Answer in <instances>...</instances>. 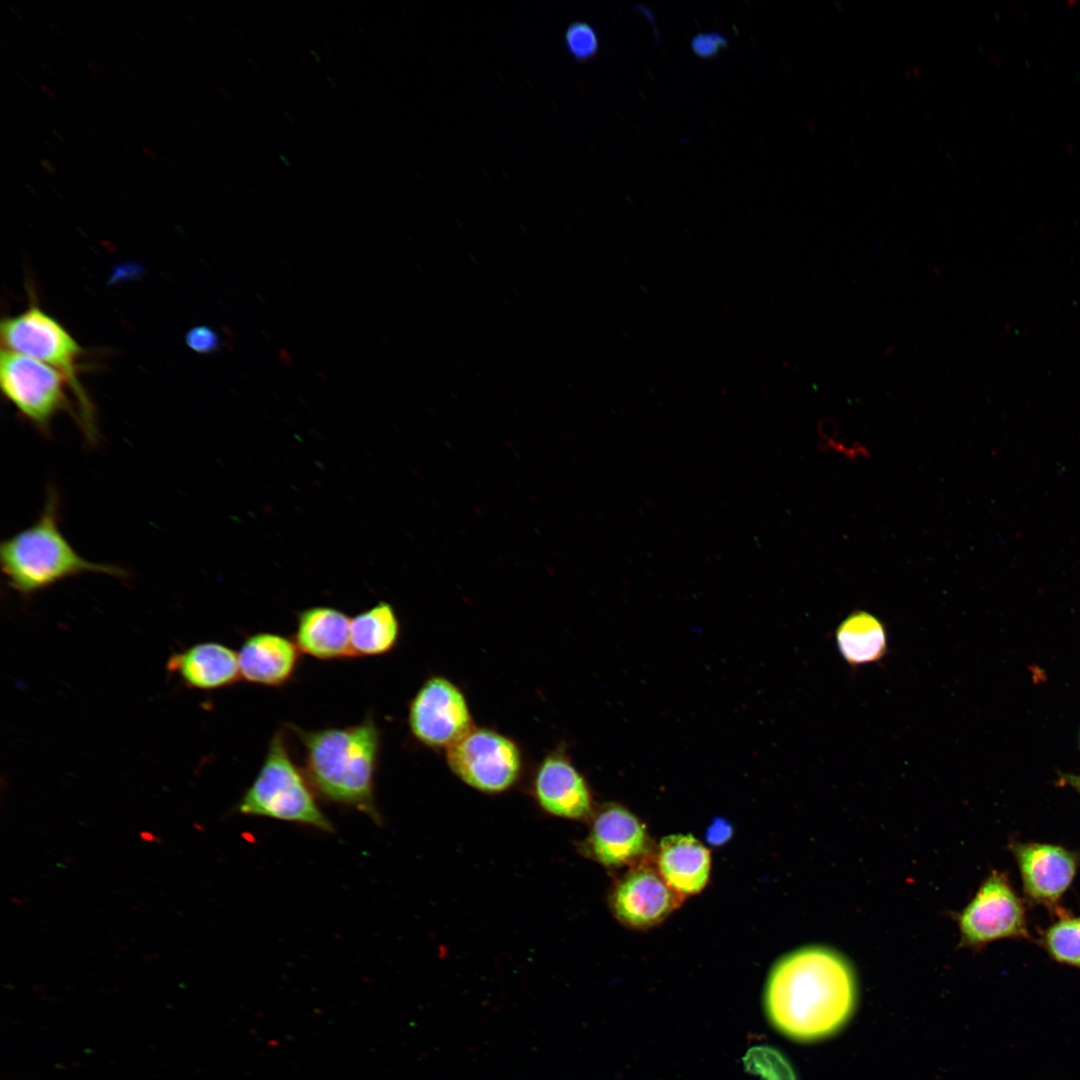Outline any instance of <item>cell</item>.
I'll return each mask as SVG.
<instances>
[{
	"instance_id": "9c48e42d",
	"label": "cell",
	"mask_w": 1080,
	"mask_h": 1080,
	"mask_svg": "<svg viewBox=\"0 0 1080 1080\" xmlns=\"http://www.w3.org/2000/svg\"><path fill=\"white\" fill-rule=\"evenodd\" d=\"M407 722L417 742L445 750L475 726L465 694L441 675L427 678L419 687L409 702Z\"/></svg>"
},
{
	"instance_id": "ac0fdd59",
	"label": "cell",
	"mask_w": 1080,
	"mask_h": 1080,
	"mask_svg": "<svg viewBox=\"0 0 1080 1080\" xmlns=\"http://www.w3.org/2000/svg\"><path fill=\"white\" fill-rule=\"evenodd\" d=\"M835 643L840 656L854 668L878 663L888 651L884 623L864 610L853 611L839 623Z\"/></svg>"
},
{
	"instance_id": "8992f818",
	"label": "cell",
	"mask_w": 1080,
	"mask_h": 1080,
	"mask_svg": "<svg viewBox=\"0 0 1080 1080\" xmlns=\"http://www.w3.org/2000/svg\"><path fill=\"white\" fill-rule=\"evenodd\" d=\"M67 378L55 368L29 356L1 351L0 388L18 414L41 434L49 436L53 419L70 409Z\"/></svg>"
},
{
	"instance_id": "603a6c76",
	"label": "cell",
	"mask_w": 1080,
	"mask_h": 1080,
	"mask_svg": "<svg viewBox=\"0 0 1080 1080\" xmlns=\"http://www.w3.org/2000/svg\"><path fill=\"white\" fill-rule=\"evenodd\" d=\"M185 342L191 350L200 354L215 352L220 346L218 334L208 326L191 328L186 333Z\"/></svg>"
},
{
	"instance_id": "ba28073f",
	"label": "cell",
	"mask_w": 1080,
	"mask_h": 1080,
	"mask_svg": "<svg viewBox=\"0 0 1080 1080\" xmlns=\"http://www.w3.org/2000/svg\"><path fill=\"white\" fill-rule=\"evenodd\" d=\"M957 920L966 947L1002 939L1031 940L1024 903L1004 872L993 870L986 877Z\"/></svg>"
},
{
	"instance_id": "2e32d148",
	"label": "cell",
	"mask_w": 1080,
	"mask_h": 1080,
	"mask_svg": "<svg viewBox=\"0 0 1080 1080\" xmlns=\"http://www.w3.org/2000/svg\"><path fill=\"white\" fill-rule=\"evenodd\" d=\"M350 621L339 609L310 607L298 613L293 640L301 653L319 660L351 658Z\"/></svg>"
},
{
	"instance_id": "30bf717a",
	"label": "cell",
	"mask_w": 1080,
	"mask_h": 1080,
	"mask_svg": "<svg viewBox=\"0 0 1080 1080\" xmlns=\"http://www.w3.org/2000/svg\"><path fill=\"white\" fill-rule=\"evenodd\" d=\"M1010 850L1027 901L1058 911L1061 898L1077 874L1079 854L1066 847L1044 842L1016 841L1010 845Z\"/></svg>"
},
{
	"instance_id": "7c38bea8",
	"label": "cell",
	"mask_w": 1080,
	"mask_h": 1080,
	"mask_svg": "<svg viewBox=\"0 0 1080 1080\" xmlns=\"http://www.w3.org/2000/svg\"><path fill=\"white\" fill-rule=\"evenodd\" d=\"M682 896L667 884L660 872L642 866L628 873L618 884L612 904L621 921L645 927L664 919L679 906Z\"/></svg>"
},
{
	"instance_id": "4fadbf2b",
	"label": "cell",
	"mask_w": 1080,
	"mask_h": 1080,
	"mask_svg": "<svg viewBox=\"0 0 1080 1080\" xmlns=\"http://www.w3.org/2000/svg\"><path fill=\"white\" fill-rule=\"evenodd\" d=\"M301 651L293 639L273 632L248 635L238 652L241 679L266 687H282L295 676Z\"/></svg>"
},
{
	"instance_id": "7402d4cb",
	"label": "cell",
	"mask_w": 1080,
	"mask_h": 1080,
	"mask_svg": "<svg viewBox=\"0 0 1080 1080\" xmlns=\"http://www.w3.org/2000/svg\"><path fill=\"white\" fill-rule=\"evenodd\" d=\"M568 53L577 61H588L598 54L600 43L595 29L586 22L571 23L564 35Z\"/></svg>"
},
{
	"instance_id": "5b68a950",
	"label": "cell",
	"mask_w": 1080,
	"mask_h": 1080,
	"mask_svg": "<svg viewBox=\"0 0 1080 1080\" xmlns=\"http://www.w3.org/2000/svg\"><path fill=\"white\" fill-rule=\"evenodd\" d=\"M0 335L3 350L41 361L67 378L80 407V427L87 442L95 445L98 430L94 408L77 375L83 351L73 336L56 318L34 303L16 315L3 318Z\"/></svg>"
},
{
	"instance_id": "52a82bcc",
	"label": "cell",
	"mask_w": 1080,
	"mask_h": 1080,
	"mask_svg": "<svg viewBox=\"0 0 1080 1080\" xmlns=\"http://www.w3.org/2000/svg\"><path fill=\"white\" fill-rule=\"evenodd\" d=\"M446 761L462 782L485 793H500L511 788L523 769L518 744L493 729L474 726L449 747Z\"/></svg>"
},
{
	"instance_id": "d4e9b609",
	"label": "cell",
	"mask_w": 1080,
	"mask_h": 1080,
	"mask_svg": "<svg viewBox=\"0 0 1080 1080\" xmlns=\"http://www.w3.org/2000/svg\"><path fill=\"white\" fill-rule=\"evenodd\" d=\"M732 835V827L722 818H717L707 831V840L714 846L724 844Z\"/></svg>"
},
{
	"instance_id": "cb8c5ba5",
	"label": "cell",
	"mask_w": 1080,
	"mask_h": 1080,
	"mask_svg": "<svg viewBox=\"0 0 1080 1080\" xmlns=\"http://www.w3.org/2000/svg\"><path fill=\"white\" fill-rule=\"evenodd\" d=\"M727 47V38L716 32L699 33L691 40L692 51L696 56L702 59L714 58L722 49H726Z\"/></svg>"
},
{
	"instance_id": "9a60e30c",
	"label": "cell",
	"mask_w": 1080,
	"mask_h": 1080,
	"mask_svg": "<svg viewBox=\"0 0 1080 1080\" xmlns=\"http://www.w3.org/2000/svg\"><path fill=\"white\" fill-rule=\"evenodd\" d=\"M167 669L192 689L216 690L241 679L238 653L217 642H203L174 653Z\"/></svg>"
},
{
	"instance_id": "4dcf8cb0",
	"label": "cell",
	"mask_w": 1080,
	"mask_h": 1080,
	"mask_svg": "<svg viewBox=\"0 0 1080 1080\" xmlns=\"http://www.w3.org/2000/svg\"><path fill=\"white\" fill-rule=\"evenodd\" d=\"M1079 746H1080V734H1079Z\"/></svg>"
},
{
	"instance_id": "44dd1931",
	"label": "cell",
	"mask_w": 1080,
	"mask_h": 1080,
	"mask_svg": "<svg viewBox=\"0 0 1080 1080\" xmlns=\"http://www.w3.org/2000/svg\"><path fill=\"white\" fill-rule=\"evenodd\" d=\"M745 1066L762 1080H795L790 1064L782 1054L770 1047H754L745 1058Z\"/></svg>"
},
{
	"instance_id": "83f0119b",
	"label": "cell",
	"mask_w": 1080,
	"mask_h": 1080,
	"mask_svg": "<svg viewBox=\"0 0 1080 1080\" xmlns=\"http://www.w3.org/2000/svg\"><path fill=\"white\" fill-rule=\"evenodd\" d=\"M142 150H143V151H144V153H145L146 155H148V156H149V157H150V158H151L152 160H156V155L154 154V152H153V151H152V150H151L150 148H148L147 146H143V147H142Z\"/></svg>"
},
{
	"instance_id": "4316f807",
	"label": "cell",
	"mask_w": 1080,
	"mask_h": 1080,
	"mask_svg": "<svg viewBox=\"0 0 1080 1080\" xmlns=\"http://www.w3.org/2000/svg\"><path fill=\"white\" fill-rule=\"evenodd\" d=\"M40 164L48 173H50V174L55 173V168L53 167V165L48 160L42 159V160H40Z\"/></svg>"
},
{
	"instance_id": "f546056e",
	"label": "cell",
	"mask_w": 1080,
	"mask_h": 1080,
	"mask_svg": "<svg viewBox=\"0 0 1080 1080\" xmlns=\"http://www.w3.org/2000/svg\"><path fill=\"white\" fill-rule=\"evenodd\" d=\"M40 87L50 98H54V94L50 91V89H48V87L43 84H40Z\"/></svg>"
},
{
	"instance_id": "5bb4252c",
	"label": "cell",
	"mask_w": 1080,
	"mask_h": 1080,
	"mask_svg": "<svg viewBox=\"0 0 1080 1080\" xmlns=\"http://www.w3.org/2000/svg\"><path fill=\"white\" fill-rule=\"evenodd\" d=\"M645 826L626 808L609 804L596 815L588 838L592 856L606 866H621L646 849Z\"/></svg>"
},
{
	"instance_id": "e0dca14e",
	"label": "cell",
	"mask_w": 1080,
	"mask_h": 1080,
	"mask_svg": "<svg viewBox=\"0 0 1080 1080\" xmlns=\"http://www.w3.org/2000/svg\"><path fill=\"white\" fill-rule=\"evenodd\" d=\"M710 864L709 850L692 835H670L660 843L658 871L682 895L698 893L705 887Z\"/></svg>"
},
{
	"instance_id": "7a4b0ae2",
	"label": "cell",
	"mask_w": 1080,
	"mask_h": 1080,
	"mask_svg": "<svg viewBox=\"0 0 1080 1080\" xmlns=\"http://www.w3.org/2000/svg\"><path fill=\"white\" fill-rule=\"evenodd\" d=\"M289 727L304 748L303 771L315 793L326 801L357 809L378 823L374 784L381 732L373 718L367 716L346 727Z\"/></svg>"
},
{
	"instance_id": "484cf974",
	"label": "cell",
	"mask_w": 1080,
	"mask_h": 1080,
	"mask_svg": "<svg viewBox=\"0 0 1080 1080\" xmlns=\"http://www.w3.org/2000/svg\"><path fill=\"white\" fill-rule=\"evenodd\" d=\"M1060 780L1062 784L1073 788L1078 794H1080V775L1062 773L1060 774Z\"/></svg>"
},
{
	"instance_id": "6da1fadb",
	"label": "cell",
	"mask_w": 1080,
	"mask_h": 1080,
	"mask_svg": "<svg viewBox=\"0 0 1080 1080\" xmlns=\"http://www.w3.org/2000/svg\"><path fill=\"white\" fill-rule=\"evenodd\" d=\"M856 982L847 960L823 946L796 950L776 963L766 990L765 1008L770 1022L784 1035L799 1041L827 1037L851 1016Z\"/></svg>"
},
{
	"instance_id": "f1b7e54d",
	"label": "cell",
	"mask_w": 1080,
	"mask_h": 1080,
	"mask_svg": "<svg viewBox=\"0 0 1080 1080\" xmlns=\"http://www.w3.org/2000/svg\"><path fill=\"white\" fill-rule=\"evenodd\" d=\"M87 66H88V67H89V69H90V70H91V71H92L93 73H95V74H98V73L100 72V69H99V68L97 67V65H96L95 63H92V62H88V63H87Z\"/></svg>"
},
{
	"instance_id": "8fae6325",
	"label": "cell",
	"mask_w": 1080,
	"mask_h": 1080,
	"mask_svg": "<svg viewBox=\"0 0 1080 1080\" xmlns=\"http://www.w3.org/2000/svg\"><path fill=\"white\" fill-rule=\"evenodd\" d=\"M532 792L547 813L566 819H584L592 809V797L584 776L561 751L547 754L532 779Z\"/></svg>"
},
{
	"instance_id": "d6986e66",
	"label": "cell",
	"mask_w": 1080,
	"mask_h": 1080,
	"mask_svg": "<svg viewBox=\"0 0 1080 1080\" xmlns=\"http://www.w3.org/2000/svg\"><path fill=\"white\" fill-rule=\"evenodd\" d=\"M401 634L397 614L387 602L357 614L350 621V642L354 657H374L391 652Z\"/></svg>"
},
{
	"instance_id": "3957f363",
	"label": "cell",
	"mask_w": 1080,
	"mask_h": 1080,
	"mask_svg": "<svg viewBox=\"0 0 1080 1080\" xmlns=\"http://www.w3.org/2000/svg\"><path fill=\"white\" fill-rule=\"evenodd\" d=\"M60 503L58 491L50 486L37 520L1 543L2 573L23 598L85 573L127 576L122 567L89 561L73 548L60 529Z\"/></svg>"
},
{
	"instance_id": "ffe728a7",
	"label": "cell",
	"mask_w": 1080,
	"mask_h": 1080,
	"mask_svg": "<svg viewBox=\"0 0 1080 1080\" xmlns=\"http://www.w3.org/2000/svg\"><path fill=\"white\" fill-rule=\"evenodd\" d=\"M1040 944L1055 962L1080 968V916L1061 913L1042 931Z\"/></svg>"
},
{
	"instance_id": "277c9868",
	"label": "cell",
	"mask_w": 1080,
	"mask_h": 1080,
	"mask_svg": "<svg viewBox=\"0 0 1080 1080\" xmlns=\"http://www.w3.org/2000/svg\"><path fill=\"white\" fill-rule=\"evenodd\" d=\"M303 769L295 764L283 729L272 735L259 772L237 806L241 814L307 825L324 832L332 823L320 809Z\"/></svg>"
}]
</instances>
